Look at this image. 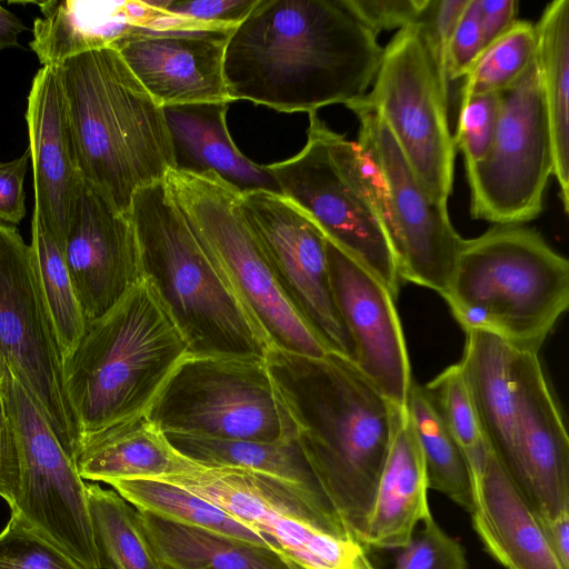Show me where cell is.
Returning a JSON list of instances; mask_svg holds the SVG:
<instances>
[{"label":"cell","mask_w":569,"mask_h":569,"mask_svg":"<svg viewBox=\"0 0 569 569\" xmlns=\"http://www.w3.org/2000/svg\"><path fill=\"white\" fill-rule=\"evenodd\" d=\"M362 99L380 113L426 190L447 204L456 158L448 120L449 84L420 22L398 30L383 48L372 89Z\"/></svg>","instance_id":"12"},{"label":"cell","mask_w":569,"mask_h":569,"mask_svg":"<svg viewBox=\"0 0 569 569\" xmlns=\"http://www.w3.org/2000/svg\"><path fill=\"white\" fill-rule=\"evenodd\" d=\"M229 103L162 107L173 150V169L191 173L213 171L240 192L280 193L266 166L248 159L232 141L226 121Z\"/></svg>","instance_id":"24"},{"label":"cell","mask_w":569,"mask_h":569,"mask_svg":"<svg viewBox=\"0 0 569 569\" xmlns=\"http://www.w3.org/2000/svg\"><path fill=\"white\" fill-rule=\"evenodd\" d=\"M327 254L336 305L353 345L352 363L393 405L406 408L413 379L396 299L328 239Z\"/></svg>","instance_id":"19"},{"label":"cell","mask_w":569,"mask_h":569,"mask_svg":"<svg viewBox=\"0 0 569 569\" xmlns=\"http://www.w3.org/2000/svg\"><path fill=\"white\" fill-rule=\"evenodd\" d=\"M134 508L160 518L244 541L269 546L256 530L204 498L162 479H127L109 483Z\"/></svg>","instance_id":"32"},{"label":"cell","mask_w":569,"mask_h":569,"mask_svg":"<svg viewBox=\"0 0 569 569\" xmlns=\"http://www.w3.org/2000/svg\"><path fill=\"white\" fill-rule=\"evenodd\" d=\"M430 0H346L350 10L376 36L419 22Z\"/></svg>","instance_id":"42"},{"label":"cell","mask_w":569,"mask_h":569,"mask_svg":"<svg viewBox=\"0 0 569 569\" xmlns=\"http://www.w3.org/2000/svg\"><path fill=\"white\" fill-rule=\"evenodd\" d=\"M24 30L23 22L0 4V51L19 47V36Z\"/></svg>","instance_id":"48"},{"label":"cell","mask_w":569,"mask_h":569,"mask_svg":"<svg viewBox=\"0 0 569 569\" xmlns=\"http://www.w3.org/2000/svg\"><path fill=\"white\" fill-rule=\"evenodd\" d=\"M426 388L466 455L486 443L459 363L443 369Z\"/></svg>","instance_id":"36"},{"label":"cell","mask_w":569,"mask_h":569,"mask_svg":"<svg viewBox=\"0 0 569 569\" xmlns=\"http://www.w3.org/2000/svg\"><path fill=\"white\" fill-rule=\"evenodd\" d=\"M537 47L536 24L517 20L502 37L480 54L466 76L461 98L506 91L533 62Z\"/></svg>","instance_id":"35"},{"label":"cell","mask_w":569,"mask_h":569,"mask_svg":"<svg viewBox=\"0 0 569 569\" xmlns=\"http://www.w3.org/2000/svg\"><path fill=\"white\" fill-rule=\"evenodd\" d=\"M240 207L291 305L330 352L352 362L353 345L336 305L322 231L281 193L241 192Z\"/></svg>","instance_id":"16"},{"label":"cell","mask_w":569,"mask_h":569,"mask_svg":"<svg viewBox=\"0 0 569 569\" xmlns=\"http://www.w3.org/2000/svg\"><path fill=\"white\" fill-rule=\"evenodd\" d=\"M483 50L502 37L517 21L515 0H479Z\"/></svg>","instance_id":"46"},{"label":"cell","mask_w":569,"mask_h":569,"mask_svg":"<svg viewBox=\"0 0 569 569\" xmlns=\"http://www.w3.org/2000/svg\"><path fill=\"white\" fill-rule=\"evenodd\" d=\"M383 53L346 0H258L224 51L228 97L279 112L362 99Z\"/></svg>","instance_id":"1"},{"label":"cell","mask_w":569,"mask_h":569,"mask_svg":"<svg viewBox=\"0 0 569 569\" xmlns=\"http://www.w3.org/2000/svg\"><path fill=\"white\" fill-rule=\"evenodd\" d=\"M4 368L29 393L74 461L80 427L67 393L63 356L30 246L16 226L0 222V377Z\"/></svg>","instance_id":"13"},{"label":"cell","mask_w":569,"mask_h":569,"mask_svg":"<svg viewBox=\"0 0 569 569\" xmlns=\"http://www.w3.org/2000/svg\"><path fill=\"white\" fill-rule=\"evenodd\" d=\"M234 28L198 23L163 12L128 30L111 48L161 107L231 102L223 59Z\"/></svg>","instance_id":"17"},{"label":"cell","mask_w":569,"mask_h":569,"mask_svg":"<svg viewBox=\"0 0 569 569\" xmlns=\"http://www.w3.org/2000/svg\"><path fill=\"white\" fill-rule=\"evenodd\" d=\"M501 106V93H482L460 98L457 131L453 136L456 151L465 164L481 160L490 148Z\"/></svg>","instance_id":"39"},{"label":"cell","mask_w":569,"mask_h":569,"mask_svg":"<svg viewBox=\"0 0 569 569\" xmlns=\"http://www.w3.org/2000/svg\"><path fill=\"white\" fill-rule=\"evenodd\" d=\"M472 526L486 550L506 569H565L540 520L489 445L467 453Z\"/></svg>","instance_id":"21"},{"label":"cell","mask_w":569,"mask_h":569,"mask_svg":"<svg viewBox=\"0 0 569 569\" xmlns=\"http://www.w3.org/2000/svg\"><path fill=\"white\" fill-rule=\"evenodd\" d=\"M129 214L143 278L192 356L266 359L269 342L208 258L164 181L137 191Z\"/></svg>","instance_id":"5"},{"label":"cell","mask_w":569,"mask_h":569,"mask_svg":"<svg viewBox=\"0 0 569 569\" xmlns=\"http://www.w3.org/2000/svg\"><path fill=\"white\" fill-rule=\"evenodd\" d=\"M419 526L403 547L393 550L390 569H468L463 547L432 516Z\"/></svg>","instance_id":"37"},{"label":"cell","mask_w":569,"mask_h":569,"mask_svg":"<svg viewBox=\"0 0 569 569\" xmlns=\"http://www.w3.org/2000/svg\"><path fill=\"white\" fill-rule=\"evenodd\" d=\"M538 518L552 552L560 565L565 569H569V510L553 519L539 516Z\"/></svg>","instance_id":"47"},{"label":"cell","mask_w":569,"mask_h":569,"mask_svg":"<svg viewBox=\"0 0 569 569\" xmlns=\"http://www.w3.org/2000/svg\"><path fill=\"white\" fill-rule=\"evenodd\" d=\"M466 332L458 362L468 386L482 435L508 473L515 460L517 361L519 351L489 331Z\"/></svg>","instance_id":"26"},{"label":"cell","mask_w":569,"mask_h":569,"mask_svg":"<svg viewBox=\"0 0 569 569\" xmlns=\"http://www.w3.org/2000/svg\"><path fill=\"white\" fill-rule=\"evenodd\" d=\"M30 48L43 67H60L78 54L111 47L128 30L154 19L147 1L50 0L38 3Z\"/></svg>","instance_id":"25"},{"label":"cell","mask_w":569,"mask_h":569,"mask_svg":"<svg viewBox=\"0 0 569 569\" xmlns=\"http://www.w3.org/2000/svg\"><path fill=\"white\" fill-rule=\"evenodd\" d=\"M164 433L174 449L197 463L260 472L325 495L297 439L268 442L178 432Z\"/></svg>","instance_id":"30"},{"label":"cell","mask_w":569,"mask_h":569,"mask_svg":"<svg viewBox=\"0 0 569 569\" xmlns=\"http://www.w3.org/2000/svg\"><path fill=\"white\" fill-rule=\"evenodd\" d=\"M465 331L539 352L569 306V262L535 229L493 224L463 239L442 297Z\"/></svg>","instance_id":"6"},{"label":"cell","mask_w":569,"mask_h":569,"mask_svg":"<svg viewBox=\"0 0 569 569\" xmlns=\"http://www.w3.org/2000/svg\"><path fill=\"white\" fill-rule=\"evenodd\" d=\"M29 246L40 289L64 360L78 346L87 321L69 274L63 250L42 226L34 211Z\"/></svg>","instance_id":"34"},{"label":"cell","mask_w":569,"mask_h":569,"mask_svg":"<svg viewBox=\"0 0 569 569\" xmlns=\"http://www.w3.org/2000/svg\"><path fill=\"white\" fill-rule=\"evenodd\" d=\"M147 416L163 432L268 442L298 437L266 359L258 358L190 356Z\"/></svg>","instance_id":"10"},{"label":"cell","mask_w":569,"mask_h":569,"mask_svg":"<svg viewBox=\"0 0 569 569\" xmlns=\"http://www.w3.org/2000/svg\"><path fill=\"white\" fill-rule=\"evenodd\" d=\"M0 389L19 450L20 481L11 517L58 547L83 569H101L87 485L48 420L4 368Z\"/></svg>","instance_id":"14"},{"label":"cell","mask_w":569,"mask_h":569,"mask_svg":"<svg viewBox=\"0 0 569 569\" xmlns=\"http://www.w3.org/2000/svg\"><path fill=\"white\" fill-rule=\"evenodd\" d=\"M0 380H1V377H0Z\"/></svg>","instance_id":"49"},{"label":"cell","mask_w":569,"mask_h":569,"mask_svg":"<svg viewBox=\"0 0 569 569\" xmlns=\"http://www.w3.org/2000/svg\"><path fill=\"white\" fill-rule=\"evenodd\" d=\"M190 356L187 341L143 278L104 315L87 322L78 346L63 360L81 439L147 416Z\"/></svg>","instance_id":"4"},{"label":"cell","mask_w":569,"mask_h":569,"mask_svg":"<svg viewBox=\"0 0 569 569\" xmlns=\"http://www.w3.org/2000/svg\"><path fill=\"white\" fill-rule=\"evenodd\" d=\"M160 479L204 498L256 530L297 569H376L327 497L302 485L197 462Z\"/></svg>","instance_id":"9"},{"label":"cell","mask_w":569,"mask_h":569,"mask_svg":"<svg viewBox=\"0 0 569 569\" xmlns=\"http://www.w3.org/2000/svg\"><path fill=\"white\" fill-rule=\"evenodd\" d=\"M90 520L101 569H161L136 519V508L116 490L87 485Z\"/></svg>","instance_id":"33"},{"label":"cell","mask_w":569,"mask_h":569,"mask_svg":"<svg viewBox=\"0 0 569 569\" xmlns=\"http://www.w3.org/2000/svg\"><path fill=\"white\" fill-rule=\"evenodd\" d=\"M482 52L479 0H469L457 22L448 48L449 82L466 78Z\"/></svg>","instance_id":"41"},{"label":"cell","mask_w":569,"mask_h":569,"mask_svg":"<svg viewBox=\"0 0 569 569\" xmlns=\"http://www.w3.org/2000/svg\"><path fill=\"white\" fill-rule=\"evenodd\" d=\"M420 446L405 408L382 465L361 545L380 550L403 547L431 511Z\"/></svg>","instance_id":"23"},{"label":"cell","mask_w":569,"mask_h":569,"mask_svg":"<svg viewBox=\"0 0 569 569\" xmlns=\"http://www.w3.org/2000/svg\"><path fill=\"white\" fill-rule=\"evenodd\" d=\"M76 466L83 480L110 483L160 479L194 461L181 455L148 416L114 425L81 439Z\"/></svg>","instance_id":"27"},{"label":"cell","mask_w":569,"mask_h":569,"mask_svg":"<svg viewBox=\"0 0 569 569\" xmlns=\"http://www.w3.org/2000/svg\"><path fill=\"white\" fill-rule=\"evenodd\" d=\"M58 71L79 172L129 213L136 192L174 167L162 107L111 47L72 57Z\"/></svg>","instance_id":"3"},{"label":"cell","mask_w":569,"mask_h":569,"mask_svg":"<svg viewBox=\"0 0 569 569\" xmlns=\"http://www.w3.org/2000/svg\"><path fill=\"white\" fill-rule=\"evenodd\" d=\"M468 1L469 0H430L419 20L437 68L442 79L448 84V48L457 22Z\"/></svg>","instance_id":"43"},{"label":"cell","mask_w":569,"mask_h":569,"mask_svg":"<svg viewBox=\"0 0 569 569\" xmlns=\"http://www.w3.org/2000/svg\"><path fill=\"white\" fill-rule=\"evenodd\" d=\"M0 569H83L47 539L10 518L0 532Z\"/></svg>","instance_id":"38"},{"label":"cell","mask_w":569,"mask_h":569,"mask_svg":"<svg viewBox=\"0 0 569 569\" xmlns=\"http://www.w3.org/2000/svg\"><path fill=\"white\" fill-rule=\"evenodd\" d=\"M20 481V460L16 433L0 389V497L9 506L14 501Z\"/></svg>","instance_id":"45"},{"label":"cell","mask_w":569,"mask_h":569,"mask_svg":"<svg viewBox=\"0 0 569 569\" xmlns=\"http://www.w3.org/2000/svg\"><path fill=\"white\" fill-rule=\"evenodd\" d=\"M470 214L495 224H525L542 211L553 176V147L537 57L501 92L496 132L486 156L466 164Z\"/></svg>","instance_id":"15"},{"label":"cell","mask_w":569,"mask_h":569,"mask_svg":"<svg viewBox=\"0 0 569 569\" xmlns=\"http://www.w3.org/2000/svg\"><path fill=\"white\" fill-rule=\"evenodd\" d=\"M258 0H153L160 11L188 21L234 28Z\"/></svg>","instance_id":"40"},{"label":"cell","mask_w":569,"mask_h":569,"mask_svg":"<svg viewBox=\"0 0 569 569\" xmlns=\"http://www.w3.org/2000/svg\"><path fill=\"white\" fill-rule=\"evenodd\" d=\"M358 121L357 147L370 173L401 282L443 297L463 238L447 204L422 186L380 113L363 99L347 106Z\"/></svg>","instance_id":"11"},{"label":"cell","mask_w":569,"mask_h":569,"mask_svg":"<svg viewBox=\"0 0 569 569\" xmlns=\"http://www.w3.org/2000/svg\"><path fill=\"white\" fill-rule=\"evenodd\" d=\"M518 415L510 477L536 513L553 519L569 510V438L546 380L539 352L520 350Z\"/></svg>","instance_id":"20"},{"label":"cell","mask_w":569,"mask_h":569,"mask_svg":"<svg viewBox=\"0 0 569 569\" xmlns=\"http://www.w3.org/2000/svg\"><path fill=\"white\" fill-rule=\"evenodd\" d=\"M30 162L27 149L20 157L0 161V222L16 226L26 216L24 177Z\"/></svg>","instance_id":"44"},{"label":"cell","mask_w":569,"mask_h":569,"mask_svg":"<svg viewBox=\"0 0 569 569\" xmlns=\"http://www.w3.org/2000/svg\"><path fill=\"white\" fill-rule=\"evenodd\" d=\"M163 181L208 258L271 349L313 358L329 353L280 287L241 211V192L213 171L171 169Z\"/></svg>","instance_id":"7"},{"label":"cell","mask_w":569,"mask_h":569,"mask_svg":"<svg viewBox=\"0 0 569 569\" xmlns=\"http://www.w3.org/2000/svg\"><path fill=\"white\" fill-rule=\"evenodd\" d=\"M539 68L553 147V177L569 211V0H555L536 23Z\"/></svg>","instance_id":"29"},{"label":"cell","mask_w":569,"mask_h":569,"mask_svg":"<svg viewBox=\"0 0 569 569\" xmlns=\"http://www.w3.org/2000/svg\"><path fill=\"white\" fill-rule=\"evenodd\" d=\"M266 362L311 471L350 538L361 545L377 481L405 408L333 352L313 358L270 349Z\"/></svg>","instance_id":"2"},{"label":"cell","mask_w":569,"mask_h":569,"mask_svg":"<svg viewBox=\"0 0 569 569\" xmlns=\"http://www.w3.org/2000/svg\"><path fill=\"white\" fill-rule=\"evenodd\" d=\"M63 254L87 322L143 279L130 214L118 211L82 177L69 211Z\"/></svg>","instance_id":"18"},{"label":"cell","mask_w":569,"mask_h":569,"mask_svg":"<svg viewBox=\"0 0 569 569\" xmlns=\"http://www.w3.org/2000/svg\"><path fill=\"white\" fill-rule=\"evenodd\" d=\"M26 121L33 173V211L63 250L69 211L81 174L57 67H42L33 77Z\"/></svg>","instance_id":"22"},{"label":"cell","mask_w":569,"mask_h":569,"mask_svg":"<svg viewBox=\"0 0 569 569\" xmlns=\"http://www.w3.org/2000/svg\"><path fill=\"white\" fill-rule=\"evenodd\" d=\"M266 168L280 193L397 299L401 280L381 207L357 143L331 130L317 112H311L305 147L293 157Z\"/></svg>","instance_id":"8"},{"label":"cell","mask_w":569,"mask_h":569,"mask_svg":"<svg viewBox=\"0 0 569 569\" xmlns=\"http://www.w3.org/2000/svg\"><path fill=\"white\" fill-rule=\"evenodd\" d=\"M406 409L422 452L429 489L469 512L472 487L467 456L426 386L412 381Z\"/></svg>","instance_id":"31"},{"label":"cell","mask_w":569,"mask_h":569,"mask_svg":"<svg viewBox=\"0 0 569 569\" xmlns=\"http://www.w3.org/2000/svg\"><path fill=\"white\" fill-rule=\"evenodd\" d=\"M136 519L161 569H297L269 546L177 523L137 508Z\"/></svg>","instance_id":"28"}]
</instances>
